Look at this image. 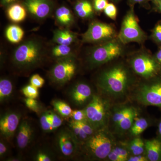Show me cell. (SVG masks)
I'll list each match as a JSON object with an SVG mask.
<instances>
[{
    "instance_id": "17",
    "label": "cell",
    "mask_w": 161,
    "mask_h": 161,
    "mask_svg": "<svg viewBox=\"0 0 161 161\" xmlns=\"http://www.w3.org/2000/svg\"><path fill=\"white\" fill-rule=\"evenodd\" d=\"M145 154L149 161H161V139L145 140Z\"/></svg>"
},
{
    "instance_id": "34",
    "label": "cell",
    "mask_w": 161,
    "mask_h": 161,
    "mask_svg": "<svg viewBox=\"0 0 161 161\" xmlns=\"http://www.w3.org/2000/svg\"><path fill=\"white\" fill-rule=\"evenodd\" d=\"M50 121L51 124V131L56 130L62 125V120L55 113H50Z\"/></svg>"
},
{
    "instance_id": "32",
    "label": "cell",
    "mask_w": 161,
    "mask_h": 161,
    "mask_svg": "<svg viewBox=\"0 0 161 161\" xmlns=\"http://www.w3.org/2000/svg\"><path fill=\"white\" fill-rule=\"evenodd\" d=\"M105 14L113 20L116 19L117 16V9L113 3H108L103 10Z\"/></svg>"
},
{
    "instance_id": "46",
    "label": "cell",
    "mask_w": 161,
    "mask_h": 161,
    "mask_svg": "<svg viewBox=\"0 0 161 161\" xmlns=\"http://www.w3.org/2000/svg\"><path fill=\"white\" fill-rule=\"evenodd\" d=\"M153 4L156 10L161 13V0L157 3H153Z\"/></svg>"
},
{
    "instance_id": "11",
    "label": "cell",
    "mask_w": 161,
    "mask_h": 161,
    "mask_svg": "<svg viewBox=\"0 0 161 161\" xmlns=\"http://www.w3.org/2000/svg\"><path fill=\"white\" fill-rule=\"evenodd\" d=\"M62 58L53 67L50 72L53 80L60 84L69 81L77 70V64L73 58L69 57Z\"/></svg>"
},
{
    "instance_id": "39",
    "label": "cell",
    "mask_w": 161,
    "mask_h": 161,
    "mask_svg": "<svg viewBox=\"0 0 161 161\" xmlns=\"http://www.w3.org/2000/svg\"><path fill=\"white\" fill-rule=\"evenodd\" d=\"M128 161H149L146 154L140 155H131L128 159Z\"/></svg>"
},
{
    "instance_id": "12",
    "label": "cell",
    "mask_w": 161,
    "mask_h": 161,
    "mask_svg": "<svg viewBox=\"0 0 161 161\" xmlns=\"http://www.w3.org/2000/svg\"><path fill=\"white\" fill-rule=\"evenodd\" d=\"M21 3L31 14L39 19L47 17L55 6L53 0H22Z\"/></svg>"
},
{
    "instance_id": "9",
    "label": "cell",
    "mask_w": 161,
    "mask_h": 161,
    "mask_svg": "<svg viewBox=\"0 0 161 161\" xmlns=\"http://www.w3.org/2000/svg\"><path fill=\"white\" fill-rule=\"evenodd\" d=\"M128 64L135 75L143 80L161 76L159 65L153 55L148 53L136 54L130 58Z\"/></svg>"
},
{
    "instance_id": "1",
    "label": "cell",
    "mask_w": 161,
    "mask_h": 161,
    "mask_svg": "<svg viewBox=\"0 0 161 161\" xmlns=\"http://www.w3.org/2000/svg\"><path fill=\"white\" fill-rule=\"evenodd\" d=\"M129 64L122 62L111 64L99 73L96 84L99 94L112 103L129 100L138 81Z\"/></svg>"
},
{
    "instance_id": "21",
    "label": "cell",
    "mask_w": 161,
    "mask_h": 161,
    "mask_svg": "<svg viewBox=\"0 0 161 161\" xmlns=\"http://www.w3.org/2000/svg\"><path fill=\"white\" fill-rule=\"evenodd\" d=\"M26 9L22 3H14L7 7V14L9 19L15 23H19L25 19Z\"/></svg>"
},
{
    "instance_id": "42",
    "label": "cell",
    "mask_w": 161,
    "mask_h": 161,
    "mask_svg": "<svg viewBox=\"0 0 161 161\" xmlns=\"http://www.w3.org/2000/svg\"><path fill=\"white\" fill-rule=\"evenodd\" d=\"M130 6H134L136 4H140L141 5H146L148 4V2L151 0H128Z\"/></svg>"
},
{
    "instance_id": "15",
    "label": "cell",
    "mask_w": 161,
    "mask_h": 161,
    "mask_svg": "<svg viewBox=\"0 0 161 161\" xmlns=\"http://www.w3.org/2000/svg\"><path fill=\"white\" fill-rule=\"evenodd\" d=\"M93 91L87 84L80 82L75 85L72 92V99L78 105H82L92 99Z\"/></svg>"
},
{
    "instance_id": "29",
    "label": "cell",
    "mask_w": 161,
    "mask_h": 161,
    "mask_svg": "<svg viewBox=\"0 0 161 161\" xmlns=\"http://www.w3.org/2000/svg\"><path fill=\"white\" fill-rule=\"evenodd\" d=\"M53 106L56 111L62 115V116H70L72 112V108L68 104L61 101H55L53 103Z\"/></svg>"
},
{
    "instance_id": "20",
    "label": "cell",
    "mask_w": 161,
    "mask_h": 161,
    "mask_svg": "<svg viewBox=\"0 0 161 161\" xmlns=\"http://www.w3.org/2000/svg\"><path fill=\"white\" fill-rule=\"evenodd\" d=\"M74 9L78 16L83 19L92 18L95 12L92 0H76Z\"/></svg>"
},
{
    "instance_id": "27",
    "label": "cell",
    "mask_w": 161,
    "mask_h": 161,
    "mask_svg": "<svg viewBox=\"0 0 161 161\" xmlns=\"http://www.w3.org/2000/svg\"><path fill=\"white\" fill-rule=\"evenodd\" d=\"M70 127L75 139L78 142L84 144L90 137L75 121H72L70 123Z\"/></svg>"
},
{
    "instance_id": "37",
    "label": "cell",
    "mask_w": 161,
    "mask_h": 161,
    "mask_svg": "<svg viewBox=\"0 0 161 161\" xmlns=\"http://www.w3.org/2000/svg\"><path fill=\"white\" fill-rule=\"evenodd\" d=\"M44 82V79L38 74L33 75L30 79L31 84L37 88L42 87Z\"/></svg>"
},
{
    "instance_id": "5",
    "label": "cell",
    "mask_w": 161,
    "mask_h": 161,
    "mask_svg": "<svg viewBox=\"0 0 161 161\" xmlns=\"http://www.w3.org/2000/svg\"><path fill=\"white\" fill-rule=\"evenodd\" d=\"M100 94H94L84 109L86 121L95 131L108 128L112 104Z\"/></svg>"
},
{
    "instance_id": "28",
    "label": "cell",
    "mask_w": 161,
    "mask_h": 161,
    "mask_svg": "<svg viewBox=\"0 0 161 161\" xmlns=\"http://www.w3.org/2000/svg\"><path fill=\"white\" fill-rule=\"evenodd\" d=\"M71 53V47L69 45L64 44H58L52 50V55L56 58H62L69 57Z\"/></svg>"
},
{
    "instance_id": "43",
    "label": "cell",
    "mask_w": 161,
    "mask_h": 161,
    "mask_svg": "<svg viewBox=\"0 0 161 161\" xmlns=\"http://www.w3.org/2000/svg\"><path fill=\"white\" fill-rule=\"evenodd\" d=\"M153 57L159 65L161 70V46H159L157 51L155 53V54L153 55Z\"/></svg>"
},
{
    "instance_id": "7",
    "label": "cell",
    "mask_w": 161,
    "mask_h": 161,
    "mask_svg": "<svg viewBox=\"0 0 161 161\" xmlns=\"http://www.w3.org/2000/svg\"><path fill=\"white\" fill-rule=\"evenodd\" d=\"M124 44L116 38L100 43L90 53L88 62L91 68H95L112 62L122 56Z\"/></svg>"
},
{
    "instance_id": "45",
    "label": "cell",
    "mask_w": 161,
    "mask_h": 161,
    "mask_svg": "<svg viewBox=\"0 0 161 161\" xmlns=\"http://www.w3.org/2000/svg\"><path fill=\"white\" fill-rule=\"evenodd\" d=\"M6 150H7V148L6 146L3 142H0V155L2 156L4 155L6 153Z\"/></svg>"
},
{
    "instance_id": "35",
    "label": "cell",
    "mask_w": 161,
    "mask_h": 161,
    "mask_svg": "<svg viewBox=\"0 0 161 161\" xmlns=\"http://www.w3.org/2000/svg\"><path fill=\"white\" fill-rule=\"evenodd\" d=\"M73 120L75 121H82L86 120V114L84 109L75 110L72 112L70 115Z\"/></svg>"
},
{
    "instance_id": "31",
    "label": "cell",
    "mask_w": 161,
    "mask_h": 161,
    "mask_svg": "<svg viewBox=\"0 0 161 161\" xmlns=\"http://www.w3.org/2000/svg\"><path fill=\"white\" fill-rule=\"evenodd\" d=\"M38 89L30 84L23 87L22 89V92L26 98L36 99L39 95Z\"/></svg>"
},
{
    "instance_id": "19",
    "label": "cell",
    "mask_w": 161,
    "mask_h": 161,
    "mask_svg": "<svg viewBox=\"0 0 161 161\" xmlns=\"http://www.w3.org/2000/svg\"><path fill=\"white\" fill-rule=\"evenodd\" d=\"M18 131L17 143L19 148L23 149L28 146L32 135V130L29 122L22 121Z\"/></svg>"
},
{
    "instance_id": "24",
    "label": "cell",
    "mask_w": 161,
    "mask_h": 161,
    "mask_svg": "<svg viewBox=\"0 0 161 161\" xmlns=\"http://www.w3.org/2000/svg\"><path fill=\"white\" fill-rule=\"evenodd\" d=\"M56 19L60 25L63 26H69L74 22V17L72 12L66 6H62L56 9Z\"/></svg>"
},
{
    "instance_id": "40",
    "label": "cell",
    "mask_w": 161,
    "mask_h": 161,
    "mask_svg": "<svg viewBox=\"0 0 161 161\" xmlns=\"http://www.w3.org/2000/svg\"><path fill=\"white\" fill-rule=\"evenodd\" d=\"M36 159L38 161H51V159L49 156L43 153H38L36 156Z\"/></svg>"
},
{
    "instance_id": "18",
    "label": "cell",
    "mask_w": 161,
    "mask_h": 161,
    "mask_svg": "<svg viewBox=\"0 0 161 161\" xmlns=\"http://www.w3.org/2000/svg\"><path fill=\"white\" fill-rule=\"evenodd\" d=\"M131 153L122 140H117L105 161H128Z\"/></svg>"
},
{
    "instance_id": "22",
    "label": "cell",
    "mask_w": 161,
    "mask_h": 161,
    "mask_svg": "<svg viewBox=\"0 0 161 161\" xmlns=\"http://www.w3.org/2000/svg\"><path fill=\"white\" fill-rule=\"evenodd\" d=\"M122 141L130 151L131 155H137L145 154L146 148L145 140L141 138L140 136Z\"/></svg>"
},
{
    "instance_id": "14",
    "label": "cell",
    "mask_w": 161,
    "mask_h": 161,
    "mask_svg": "<svg viewBox=\"0 0 161 161\" xmlns=\"http://www.w3.org/2000/svg\"><path fill=\"white\" fill-rule=\"evenodd\" d=\"M157 121L150 116H142L140 114L134 119L127 136L130 138L140 136L141 134L149 127L155 124L157 125Z\"/></svg>"
},
{
    "instance_id": "41",
    "label": "cell",
    "mask_w": 161,
    "mask_h": 161,
    "mask_svg": "<svg viewBox=\"0 0 161 161\" xmlns=\"http://www.w3.org/2000/svg\"><path fill=\"white\" fill-rule=\"evenodd\" d=\"M22 2V0H1V4L4 7H8L14 3Z\"/></svg>"
},
{
    "instance_id": "48",
    "label": "cell",
    "mask_w": 161,
    "mask_h": 161,
    "mask_svg": "<svg viewBox=\"0 0 161 161\" xmlns=\"http://www.w3.org/2000/svg\"><path fill=\"white\" fill-rule=\"evenodd\" d=\"M151 1H152L153 3H155L158 2L159 1H161V0H151Z\"/></svg>"
},
{
    "instance_id": "16",
    "label": "cell",
    "mask_w": 161,
    "mask_h": 161,
    "mask_svg": "<svg viewBox=\"0 0 161 161\" xmlns=\"http://www.w3.org/2000/svg\"><path fill=\"white\" fill-rule=\"evenodd\" d=\"M75 136L69 132H63L58 136V142L60 152L65 157H70L75 153L77 148V141Z\"/></svg>"
},
{
    "instance_id": "47",
    "label": "cell",
    "mask_w": 161,
    "mask_h": 161,
    "mask_svg": "<svg viewBox=\"0 0 161 161\" xmlns=\"http://www.w3.org/2000/svg\"><path fill=\"white\" fill-rule=\"evenodd\" d=\"M110 1H111L112 3H116L120 2L121 0H110Z\"/></svg>"
},
{
    "instance_id": "8",
    "label": "cell",
    "mask_w": 161,
    "mask_h": 161,
    "mask_svg": "<svg viewBox=\"0 0 161 161\" xmlns=\"http://www.w3.org/2000/svg\"><path fill=\"white\" fill-rule=\"evenodd\" d=\"M146 33L139 24L136 15L134 6H130V9L125 15L117 38L124 45L135 42L142 44L147 40Z\"/></svg>"
},
{
    "instance_id": "6",
    "label": "cell",
    "mask_w": 161,
    "mask_h": 161,
    "mask_svg": "<svg viewBox=\"0 0 161 161\" xmlns=\"http://www.w3.org/2000/svg\"><path fill=\"white\" fill-rule=\"evenodd\" d=\"M43 53L42 43L37 40L31 39L17 47L13 59L19 68L27 69L38 65L43 59Z\"/></svg>"
},
{
    "instance_id": "30",
    "label": "cell",
    "mask_w": 161,
    "mask_h": 161,
    "mask_svg": "<svg viewBox=\"0 0 161 161\" xmlns=\"http://www.w3.org/2000/svg\"><path fill=\"white\" fill-rule=\"evenodd\" d=\"M150 38L154 43L161 46V21H158L152 29Z\"/></svg>"
},
{
    "instance_id": "23",
    "label": "cell",
    "mask_w": 161,
    "mask_h": 161,
    "mask_svg": "<svg viewBox=\"0 0 161 161\" xmlns=\"http://www.w3.org/2000/svg\"><path fill=\"white\" fill-rule=\"evenodd\" d=\"M77 36L74 33L66 30H56L53 40L58 44L70 45L75 42Z\"/></svg>"
},
{
    "instance_id": "2",
    "label": "cell",
    "mask_w": 161,
    "mask_h": 161,
    "mask_svg": "<svg viewBox=\"0 0 161 161\" xmlns=\"http://www.w3.org/2000/svg\"><path fill=\"white\" fill-rule=\"evenodd\" d=\"M128 100L112 104L108 128L115 138L127 136L134 119L141 114L140 109Z\"/></svg>"
},
{
    "instance_id": "33",
    "label": "cell",
    "mask_w": 161,
    "mask_h": 161,
    "mask_svg": "<svg viewBox=\"0 0 161 161\" xmlns=\"http://www.w3.org/2000/svg\"><path fill=\"white\" fill-rule=\"evenodd\" d=\"M40 123L42 130L45 131H51V124L50 121V112L43 113L40 117Z\"/></svg>"
},
{
    "instance_id": "25",
    "label": "cell",
    "mask_w": 161,
    "mask_h": 161,
    "mask_svg": "<svg viewBox=\"0 0 161 161\" xmlns=\"http://www.w3.org/2000/svg\"><path fill=\"white\" fill-rule=\"evenodd\" d=\"M24 35L23 29L18 25H10L6 31V37L12 43H19L23 39Z\"/></svg>"
},
{
    "instance_id": "3",
    "label": "cell",
    "mask_w": 161,
    "mask_h": 161,
    "mask_svg": "<svg viewBox=\"0 0 161 161\" xmlns=\"http://www.w3.org/2000/svg\"><path fill=\"white\" fill-rule=\"evenodd\" d=\"M129 100L140 105L161 108V76L138 81L131 92Z\"/></svg>"
},
{
    "instance_id": "4",
    "label": "cell",
    "mask_w": 161,
    "mask_h": 161,
    "mask_svg": "<svg viewBox=\"0 0 161 161\" xmlns=\"http://www.w3.org/2000/svg\"><path fill=\"white\" fill-rule=\"evenodd\" d=\"M108 128L96 131L84 143V150L90 158L105 160L117 142Z\"/></svg>"
},
{
    "instance_id": "38",
    "label": "cell",
    "mask_w": 161,
    "mask_h": 161,
    "mask_svg": "<svg viewBox=\"0 0 161 161\" xmlns=\"http://www.w3.org/2000/svg\"><path fill=\"white\" fill-rule=\"evenodd\" d=\"M26 107L30 109L37 112L39 110L38 102L34 98H26L25 99Z\"/></svg>"
},
{
    "instance_id": "26",
    "label": "cell",
    "mask_w": 161,
    "mask_h": 161,
    "mask_svg": "<svg viewBox=\"0 0 161 161\" xmlns=\"http://www.w3.org/2000/svg\"><path fill=\"white\" fill-rule=\"evenodd\" d=\"M13 91V85L10 80L4 78L0 80V100L3 102L9 98Z\"/></svg>"
},
{
    "instance_id": "36",
    "label": "cell",
    "mask_w": 161,
    "mask_h": 161,
    "mask_svg": "<svg viewBox=\"0 0 161 161\" xmlns=\"http://www.w3.org/2000/svg\"><path fill=\"white\" fill-rule=\"evenodd\" d=\"M92 3L95 11L97 12L103 11L109 3L108 0H92Z\"/></svg>"
},
{
    "instance_id": "10",
    "label": "cell",
    "mask_w": 161,
    "mask_h": 161,
    "mask_svg": "<svg viewBox=\"0 0 161 161\" xmlns=\"http://www.w3.org/2000/svg\"><path fill=\"white\" fill-rule=\"evenodd\" d=\"M118 34L112 24L100 21H94L82 35L84 43H101L117 38Z\"/></svg>"
},
{
    "instance_id": "44",
    "label": "cell",
    "mask_w": 161,
    "mask_h": 161,
    "mask_svg": "<svg viewBox=\"0 0 161 161\" xmlns=\"http://www.w3.org/2000/svg\"><path fill=\"white\" fill-rule=\"evenodd\" d=\"M157 137L161 139V116L159 119L157 121Z\"/></svg>"
},
{
    "instance_id": "13",
    "label": "cell",
    "mask_w": 161,
    "mask_h": 161,
    "mask_svg": "<svg viewBox=\"0 0 161 161\" xmlns=\"http://www.w3.org/2000/svg\"><path fill=\"white\" fill-rule=\"evenodd\" d=\"M20 115L14 112H10L3 115L0 119L1 133L7 138L12 137L17 129L20 120Z\"/></svg>"
}]
</instances>
